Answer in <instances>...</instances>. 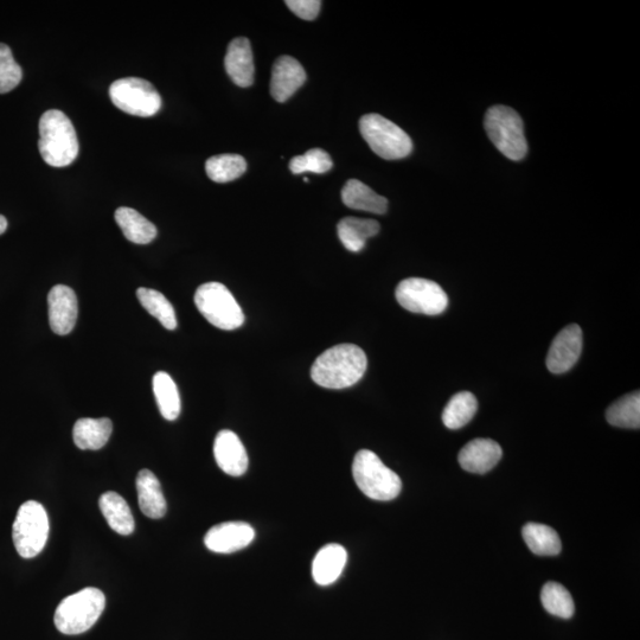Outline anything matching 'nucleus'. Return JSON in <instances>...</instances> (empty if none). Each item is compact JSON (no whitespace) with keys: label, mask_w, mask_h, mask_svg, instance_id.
<instances>
[{"label":"nucleus","mask_w":640,"mask_h":640,"mask_svg":"<svg viewBox=\"0 0 640 640\" xmlns=\"http://www.w3.org/2000/svg\"><path fill=\"white\" fill-rule=\"evenodd\" d=\"M366 352L354 344H341L320 355L311 369V377L318 386L344 389L354 386L366 374Z\"/></svg>","instance_id":"1"},{"label":"nucleus","mask_w":640,"mask_h":640,"mask_svg":"<svg viewBox=\"0 0 640 640\" xmlns=\"http://www.w3.org/2000/svg\"><path fill=\"white\" fill-rule=\"evenodd\" d=\"M38 149L44 162L53 168H66L78 157V134L66 114L50 110L42 115Z\"/></svg>","instance_id":"2"},{"label":"nucleus","mask_w":640,"mask_h":640,"mask_svg":"<svg viewBox=\"0 0 640 640\" xmlns=\"http://www.w3.org/2000/svg\"><path fill=\"white\" fill-rule=\"evenodd\" d=\"M106 606V597L98 588L87 587L61 601L55 612V625L63 635L75 636L92 629Z\"/></svg>","instance_id":"3"},{"label":"nucleus","mask_w":640,"mask_h":640,"mask_svg":"<svg viewBox=\"0 0 640 640\" xmlns=\"http://www.w3.org/2000/svg\"><path fill=\"white\" fill-rule=\"evenodd\" d=\"M352 476L363 494L374 501H393L402 489L401 478L384 465L377 454L369 450L356 454L352 463Z\"/></svg>","instance_id":"4"},{"label":"nucleus","mask_w":640,"mask_h":640,"mask_svg":"<svg viewBox=\"0 0 640 640\" xmlns=\"http://www.w3.org/2000/svg\"><path fill=\"white\" fill-rule=\"evenodd\" d=\"M485 130L492 143L511 160L527 156L528 143L523 121L515 110L507 106L491 107L485 117Z\"/></svg>","instance_id":"5"},{"label":"nucleus","mask_w":640,"mask_h":640,"mask_svg":"<svg viewBox=\"0 0 640 640\" xmlns=\"http://www.w3.org/2000/svg\"><path fill=\"white\" fill-rule=\"evenodd\" d=\"M360 131L370 149L383 159H402L412 153L413 143L408 134L380 114L364 115L360 120Z\"/></svg>","instance_id":"6"},{"label":"nucleus","mask_w":640,"mask_h":640,"mask_svg":"<svg viewBox=\"0 0 640 640\" xmlns=\"http://www.w3.org/2000/svg\"><path fill=\"white\" fill-rule=\"evenodd\" d=\"M195 304L202 316L217 329L232 331L245 323L241 306L223 284L208 283L198 287Z\"/></svg>","instance_id":"7"},{"label":"nucleus","mask_w":640,"mask_h":640,"mask_svg":"<svg viewBox=\"0 0 640 640\" xmlns=\"http://www.w3.org/2000/svg\"><path fill=\"white\" fill-rule=\"evenodd\" d=\"M49 518L43 505L28 501L21 505L12 527V539L23 559H32L40 554L49 537Z\"/></svg>","instance_id":"8"},{"label":"nucleus","mask_w":640,"mask_h":640,"mask_svg":"<svg viewBox=\"0 0 640 640\" xmlns=\"http://www.w3.org/2000/svg\"><path fill=\"white\" fill-rule=\"evenodd\" d=\"M113 105L134 117L150 118L162 107L157 89L149 81L125 78L114 81L110 87Z\"/></svg>","instance_id":"9"},{"label":"nucleus","mask_w":640,"mask_h":640,"mask_svg":"<svg viewBox=\"0 0 640 640\" xmlns=\"http://www.w3.org/2000/svg\"><path fill=\"white\" fill-rule=\"evenodd\" d=\"M403 309L427 316H437L447 309L448 297L432 280L409 278L402 280L395 292Z\"/></svg>","instance_id":"10"},{"label":"nucleus","mask_w":640,"mask_h":640,"mask_svg":"<svg viewBox=\"0 0 640 640\" xmlns=\"http://www.w3.org/2000/svg\"><path fill=\"white\" fill-rule=\"evenodd\" d=\"M50 328L56 335L66 336L75 328L78 320V298L72 288L56 285L48 296Z\"/></svg>","instance_id":"11"},{"label":"nucleus","mask_w":640,"mask_h":640,"mask_svg":"<svg viewBox=\"0 0 640 640\" xmlns=\"http://www.w3.org/2000/svg\"><path fill=\"white\" fill-rule=\"evenodd\" d=\"M255 539V530L246 522H224L211 528L204 543L211 552L232 554L246 548Z\"/></svg>","instance_id":"12"},{"label":"nucleus","mask_w":640,"mask_h":640,"mask_svg":"<svg viewBox=\"0 0 640 640\" xmlns=\"http://www.w3.org/2000/svg\"><path fill=\"white\" fill-rule=\"evenodd\" d=\"M582 350V330L572 324L560 331L554 338L547 356V368L550 373L563 374L571 370L578 362Z\"/></svg>","instance_id":"13"},{"label":"nucleus","mask_w":640,"mask_h":640,"mask_svg":"<svg viewBox=\"0 0 640 640\" xmlns=\"http://www.w3.org/2000/svg\"><path fill=\"white\" fill-rule=\"evenodd\" d=\"M214 456L220 469L229 476L240 477L248 469V454L242 441L232 431L224 430L216 435Z\"/></svg>","instance_id":"14"},{"label":"nucleus","mask_w":640,"mask_h":640,"mask_svg":"<svg viewBox=\"0 0 640 640\" xmlns=\"http://www.w3.org/2000/svg\"><path fill=\"white\" fill-rule=\"evenodd\" d=\"M305 69L294 57L281 56L272 69L271 95L278 102H285L304 85Z\"/></svg>","instance_id":"15"},{"label":"nucleus","mask_w":640,"mask_h":640,"mask_svg":"<svg viewBox=\"0 0 640 640\" xmlns=\"http://www.w3.org/2000/svg\"><path fill=\"white\" fill-rule=\"evenodd\" d=\"M224 68L236 86L251 87L254 83V57L251 42L245 37L230 42L224 57Z\"/></svg>","instance_id":"16"},{"label":"nucleus","mask_w":640,"mask_h":640,"mask_svg":"<svg viewBox=\"0 0 640 640\" xmlns=\"http://www.w3.org/2000/svg\"><path fill=\"white\" fill-rule=\"evenodd\" d=\"M503 456L502 447L491 439H475L463 447L459 453V464L467 472L484 473L491 471Z\"/></svg>","instance_id":"17"},{"label":"nucleus","mask_w":640,"mask_h":640,"mask_svg":"<svg viewBox=\"0 0 640 640\" xmlns=\"http://www.w3.org/2000/svg\"><path fill=\"white\" fill-rule=\"evenodd\" d=\"M347 561V550L341 544H328L319 550L312 562L313 580L319 586L334 584L343 573Z\"/></svg>","instance_id":"18"},{"label":"nucleus","mask_w":640,"mask_h":640,"mask_svg":"<svg viewBox=\"0 0 640 640\" xmlns=\"http://www.w3.org/2000/svg\"><path fill=\"white\" fill-rule=\"evenodd\" d=\"M137 491L140 510L152 520H159L166 514L165 497L158 478L150 470H142L137 477Z\"/></svg>","instance_id":"19"},{"label":"nucleus","mask_w":640,"mask_h":640,"mask_svg":"<svg viewBox=\"0 0 640 640\" xmlns=\"http://www.w3.org/2000/svg\"><path fill=\"white\" fill-rule=\"evenodd\" d=\"M113 424L110 419L83 418L76 421L73 431L74 443L80 450L98 451L111 438Z\"/></svg>","instance_id":"20"},{"label":"nucleus","mask_w":640,"mask_h":640,"mask_svg":"<svg viewBox=\"0 0 640 640\" xmlns=\"http://www.w3.org/2000/svg\"><path fill=\"white\" fill-rule=\"evenodd\" d=\"M342 200L345 206L354 210L368 211L377 215H383L388 209V201L383 196L376 194L368 185L350 179L342 190Z\"/></svg>","instance_id":"21"},{"label":"nucleus","mask_w":640,"mask_h":640,"mask_svg":"<svg viewBox=\"0 0 640 640\" xmlns=\"http://www.w3.org/2000/svg\"><path fill=\"white\" fill-rule=\"evenodd\" d=\"M338 238L349 252H361L368 239L380 232V223L375 220L345 217L337 226Z\"/></svg>","instance_id":"22"},{"label":"nucleus","mask_w":640,"mask_h":640,"mask_svg":"<svg viewBox=\"0 0 640 640\" xmlns=\"http://www.w3.org/2000/svg\"><path fill=\"white\" fill-rule=\"evenodd\" d=\"M99 507L102 515L106 518L108 526L115 533L127 536L134 531V518L130 507L125 499L117 494V492L108 491L100 497Z\"/></svg>","instance_id":"23"},{"label":"nucleus","mask_w":640,"mask_h":640,"mask_svg":"<svg viewBox=\"0 0 640 640\" xmlns=\"http://www.w3.org/2000/svg\"><path fill=\"white\" fill-rule=\"evenodd\" d=\"M115 221L128 241L137 245H147L157 238L158 230L137 210L121 207L115 211Z\"/></svg>","instance_id":"24"},{"label":"nucleus","mask_w":640,"mask_h":640,"mask_svg":"<svg viewBox=\"0 0 640 640\" xmlns=\"http://www.w3.org/2000/svg\"><path fill=\"white\" fill-rule=\"evenodd\" d=\"M524 541L530 552L540 556H555L561 553L560 536L553 528L540 523H528L522 529Z\"/></svg>","instance_id":"25"},{"label":"nucleus","mask_w":640,"mask_h":640,"mask_svg":"<svg viewBox=\"0 0 640 640\" xmlns=\"http://www.w3.org/2000/svg\"><path fill=\"white\" fill-rule=\"evenodd\" d=\"M153 393L163 418L175 421L181 414V398L176 383L169 374L159 371L153 376Z\"/></svg>","instance_id":"26"},{"label":"nucleus","mask_w":640,"mask_h":640,"mask_svg":"<svg viewBox=\"0 0 640 640\" xmlns=\"http://www.w3.org/2000/svg\"><path fill=\"white\" fill-rule=\"evenodd\" d=\"M478 402L476 396L470 392H462L448 401L444 413V425L450 430H459L469 424L477 413Z\"/></svg>","instance_id":"27"},{"label":"nucleus","mask_w":640,"mask_h":640,"mask_svg":"<svg viewBox=\"0 0 640 640\" xmlns=\"http://www.w3.org/2000/svg\"><path fill=\"white\" fill-rule=\"evenodd\" d=\"M137 297L144 309L151 316L159 320L165 329L175 330L177 328V318L174 306L169 302L164 294L151 290V288H139Z\"/></svg>","instance_id":"28"},{"label":"nucleus","mask_w":640,"mask_h":640,"mask_svg":"<svg viewBox=\"0 0 640 640\" xmlns=\"http://www.w3.org/2000/svg\"><path fill=\"white\" fill-rule=\"evenodd\" d=\"M247 162L240 155H219L210 157L206 163V172L215 183H229L245 174Z\"/></svg>","instance_id":"29"},{"label":"nucleus","mask_w":640,"mask_h":640,"mask_svg":"<svg viewBox=\"0 0 640 640\" xmlns=\"http://www.w3.org/2000/svg\"><path fill=\"white\" fill-rule=\"evenodd\" d=\"M606 419L614 427L631 428L638 430L640 427V394L635 392L624 396L614 402L607 409Z\"/></svg>","instance_id":"30"},{"label":"nucleus","mask_w":640,"mask_h":640,"mask_svg":"<svg viewBox=\"0 0 640 640\" xmlns=\"http://www.w3.org/2000/svg\"><path fill=\"white\" fill-rule=\"evenodd\" d=\"M541 601L546 611L553 616L562 619L573 617L575 605L572 595L558 582H548L543 586Z\"/></svg>","instance_id":"31"},{"label":"nucleus","mask_w":640,"mask_h":640,"mask_svg":"<svg viewBox=\"0 0 640 640\" xmlns=\"http://www.w3.org/2000/svg\"><path fill=\"white\" fill-rule=\"evenodd\" d=\"M332 159L328 152L322 149H312L303 156L294 157L290 162V170L294 175L312 174L322 175L332 169Z\"/></svg>","instance_id":"32"},{"label":"nucleus","mask_w":640,"mask_h":640,"mask_svg":"<svg viewBox=\"0 0 640 640\" xmlns=\"http://www.w3.org/2000/svg\"><path fill=\"white\" fill-rule=\"evenodd\" d=\"M23 78V70L15 61L11 49L0 43V94L15 89Z\"/></svg>","instance_id":"33"},{"label":"nucleus","mask_w":640,"mask_h":640,"mask_svg":"<svg viewBox=\"0 0 640 640\" xmlns=\"http://www.w3.org/2000/svg\"><path fill=\"white\" fill-rule=\"evenodd\" d=\"M285 4L294 15L305 19V21H313V19H316L320 11V6H322V2H319V0H287Z\"/></svg>","instance_id":"34"},{"label":"nucleus","mask_w":640,"mask_h":640,"mask_svg":"<svg viewBox=\"0 0 640 640\" xmlns=\"http://www.w3.org/2000/svg\"><path fill=\"white\" fill-rule=\"evenodd\" d=\"M6 229H8V220L3 215H0V235L4 234Z\"/></svg>","instance_id":"35"}]
</instances>
